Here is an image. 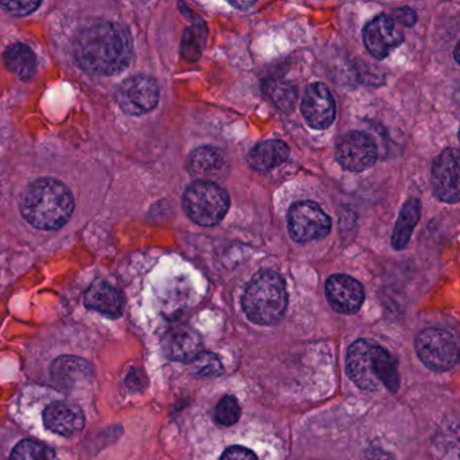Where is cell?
Returning a JSON list of instances; mask_svg holds the SVG:
<instances>
[{
  "mask_svg": "<svg viewBox=\"0 0 460 460\" xmlns=\"http://www.w3.org/2000/svg\"><path fill=\"white\" fill-rule=\"evenodd\" d=\"M131 56L130 34L119 23H93L77 39V61L91 74L102 76L119 74L128 68Z\"/></svg>",
  "mask_w": 460,
  "mask_h": 460,
  "instance_id": "6da1fadb",
  "label": "cell"
},
{
  "mask_svg": "<svg viewBox=\"0 0 460 460\" xmlns=\"http://www.w3.org/2000/svg\"><path fill=\"white\" fill-rule=\"evenodd\" d=\"M23 217L40 230H58L74 214L75 200L63 182L41 179L26 190L22 199Z\"/></svg>",
  "mask_w": 460,
  "mask_h": 460,
  "instance_id": "7a4b0ae2",
  "label": "cell"
},
{
  "mask_svg": "<svg viewBox=\"0 0 460 460\" xmlns=\"http://www.w3.org/2000/svg\"><path fill=\"white\" fill-rule=\"evenodd\" d=\"M346 362L347 374L360 389L374 392L384 385L390 392H397V365L379 344L367 339L355 341L347 352Z\"/></svg>",
  "mask_w": 460,
  "mask_h": 460,
  "instance_id": "3957f363",
  "label": "cell"
},
{
  "mask_svg": "<svg viewBox=\"0 0 460 460\" xmlns=\"http://www.w3.org/2000/svg\"><path fill=\"white\" fill-rule=\"evenodd\" d=\"M242 304L244 314L255 324H277L288 306L284 279L276 271H261L247 285Z\"/></svg>",
  "mask_w": 460,
  "mask_h": 460,
  "instance_id": "277c9868",
  "label": "cell"
},
{
  "mask_svg": "<svg viewBox=\"0 0 460 460\" xmlns=\"http://www.w3.org/2000/svg\"><path fill=\"white\" fill-rule=\"evenodd\" d=\"M182 206L196 225L214 227L227 215L230 196L215 182L196 181L185 190Z\"/></svg>",
  "mask_w": 460,
  "mask_h": 460,
  "instance_id": "5b68a950",
  "label": "cell"
},
{
  "mask_svg": "<svg viewBox=\"0 0 460 460\" xmlns=\"http://www.w3.org/2000/svg\"><path fill=\"white\" fill-rule=\"evenodd\" d=\"M420 360L433 371H448L457 363L459 349L455 336L441 328H427L416 339Z\"/></svg>",
  "mask_w": 460,
  "mask_h": 460,
  "instance_id": "8992f818",
  "label": "cell"
},
{
  "mask_svg": "<svg viewBox=\"0 0 460 460\" xmlns=\"http://www.w3.org/2000/svg\"><path fill=\"white\" fill-rule=\"evenodd\" d=\"M288 230L298 243L325 238L331 231V220L319 204L297 201L288 212Z\"/></svg>",
  "mask_w": 460,
  "mask_h": 460,
  "instance_id": "52a82bcc",
  "label": "cell"
},
{
  "mask_svg": "<svg viewBox=\"0 0 460 460\" xmlns=\"http://www.w3.org/2000/svg\"><path fill=\"white\" fill-rule=\"evenodd\" d=\"M376 142L363 131L346 134L336 146V160L349 172L367 171L376 163Z\"/></svg>",
  "mask_w": 460,
  "mask_h": 460,
  "instance_id": "ba28073f",
  "label": "cell"
},
{
  "mask_svg": "<svg viewBox=\"0 0 460 460\" xmlns=\"http://www.w3.org/2000/svg\"><path fill=\"white\" fill-rule=\"evenodd\" d=\"M117 98L123 111L130 115H144L157 106L160 88L152 77L134 76L120 84Z\"/></svg>",
  "mask_w": 460,
  "mask_h": 460,
  "instance_id": "9c48e42d",
  "label": "cell"
},
{
  "mask_svg": "<svg viewBox=\"0 0 460 460\" xmlns=\"http://www.w3.org/2000/svg\"><path fill=\"white\" fill-rule=\"evenodd\" d=\"M432 187L436 198L444 203L459 201V155L456 149H447L436 158L432 168Z\"/></svg>",
  "mask_w": 460,
  "mask_h": 460,
  "instance_id": "30bf717a",
  "label": "cell"
},
{
  "mask_svg": "<svg viewBox=\"0 0 460 460\" xmlns=\"http://www.w3.org/2000/svg\"><path fill=\"white\" fill-rule=\"evenodd\" d=\"M366 49L376 60L386 58L403 42V34L398 31L393 18L381 14L371 20L363 31Z\"/></svg>",
  "mask_w": 460,
  "mask_h": 460,
  "instance_id": "8fae6325",
  "label": "cell"
},
{
  "mask_svg": "<svg viewBox=\"0 0 460 460\" xmlns=\"http://www.w3.org/2000/svg\"><path fill=\"white\" fill-rule=\"evenodd\" d=\"M301 112L314 130H325L335 119L336 107L327 85L314 83L306 90L301 102Z\"/></svg>",
  "mask_w": 460,
  "mask_h": 460,
  "instance_id": "7c38bea8",
  "label": "cell"
},
{
  "mask_svg": "<svg viewBox=\"0 0 460 460\" xmlns=\"http://www.w3.org/2000/svg\"><path fill=\"white\" fill-rule=\"evenodd\" d=\"M328 303L339 314H357L365 301L362 285L346 274H335L325 284Z\"/></svg>",
  "mask_w": 460,
  "mask_h": 460,
  "instance_id": "4fadbf2b",
  "label": "cell"
},
{
  "mask_svg": "<svg viewBox=\"0 0 460 460\" xmlns=\"http://www.w3.org/2000/svg\"><path fill=\"white\" fill-rule=\"evenodd\" d=\"M228 171H230L228 161L217 147H199L188 160V172L198 181H217V180L225 179Z\"/></svg>",
  "mask_w": 460,
  "mask_h": 460,
  "instance_id": "5bb4252c",
  "label": "cell"
},
{
  "mask_svg": "<svg viewBox=\"0 0 460 460\" xmlns=\"http://www.w3.org/2000/svg\"><path fill=\"white\" fill-rule=\"evenodd\" d=\"M82 409L66 401L50 403L44 411V424L48 429L61 436H72L84 428Z\"/></svg>",
  "mask_w": 460,
  "mask_h": 460,
  "instance_id": "9a60e30c",
  "label": "cell"
},
{
  "mask_svg": "<svg viewBox=\"0 0 460 460\" xmlns=\"http://www.w3.org/2000/svg\"><path fill=\"white\" fill-rule=\"evenodd\" d=\"M163 347L171 359L177 362H192L201 352L200 335L192 328H173L164 336Z\"/></svg>",
  "mask_w": 460,
  "mask_h": 460,
  "instance_id": "2e32d148",
  "label": "cell"
},
{
  "mask_svg": "<svg viewBox=\"0 0 460 460\" xmlns=\"http://www.w3.org/2000/svg\"><path fill=\"white\" fill-rule=\"evenodd\" d=\"M50 373L58 386L71 389L93 376V366L82 358L61 357L53 362Z\"/></svg>",
  "mask_w": 460,
  "mask_h": 460,
  "instance_id": "e0dca14e",
  "label": "cell"
},
{
  "mask_svg": "<svg viewBox=\"0 0 460 460\" xmlns=\"http://www.w3.org/2000/svg\"><path fill=\"white\" fill-rule=\"evenodd\" d=\"M85 305L110 317H119L122 314L120 293L104 281H96L91 285L85 295Z\"/></svg>",
  "mask_w": 460,
  "mask_h": 460,
  "instance_id": "ac0fdd59",
  "label": "cell"
},
{
  "mask_svg": "<svg viewBox=\"0 0 460 460\" xmlns=\"http://www.w3.org/2000/svg\"><path fill=\"white\" fill-rule=\"evenodd\" d=\"M289 157V147L282 141H265L252 147L247 155L250 166L258 172H268L282 165Z\"/></svg>",
  "mask_w": 460,
  "mask_h": 460,
  "instance_id": "d6986e66",
  "label": "cell"
},
{
  "mask_svg": "<svg viewBox=\"0 0 460 460\" xmlns=\"http://www.w3.org/2000/svg\"><path fill=\"white\" fill-rule=\"evenodd\" d=\"M420 215H421V203H420L419 199H409L403 204L400 217H398L397 223H395L394 230H393V249L401 252L408 246L414 227L419 223Z\"/></svg>",
  "mask_w": 460,
  "mask_h": 460,
  "instance_id": "ffe728a7",
  "label": "cell"
},
{
  "mask_svg": "<svg viewBox=\"0 0 460 460\" xmlns=\"http://www.w3.org/2000/svg\"><path fill=\"white\" fill-rule=\"evenodd\" d=\"M4 64L10 72L22 80H29L37 71L33 50L25 44H14L4 52Z\"/></svg>",
  "mask_w": 460,
  "mask_h": 460,
  "instance_id": "44dd1931",
  "label": "cell"
},
{
  "mask_svg": "<svg viewBox=\"0 0 460 460\" xmlns=\"http://www.w3.org/2000/svg\"><path fill=\"white\" fill-rule=\"evenodd\" d=\"M207 36H208V31H207L206 23L203 21L188 28L185 31L181 45V53L184 58H187L188 61L199 60L204 47H206Z\"/></svg>",
  "mask_w": 460,
  "mask_h": 460,
  "instance_id": "7402d4cb",
  "label": "cell"
},
{
  "mask_svg": "<svg viewBox=\"0 0 460 460\" xmlns=\"http://www.w3.org/2000/svg\"><path fill=\"white\" fill-rule=\"evenodd\" d=\"M265 93L282 111H292L295 109L297 93L289 83L284 80H269L265 85Z\"/></svg>",
  "mask_w": 460,
  "mask_h": 460,
  "instance_id": "603a6c76",
  "label": "cell"
},
{
  "mask_svg": "<svg viewBox=\"0 0 460 460\" xmlns=\"http://www.w3.org/2000/svg\"><path fill=\"white\" fill-rule=\"evenodd\" d=\"M10 460H58L56 452L36 440H23L13 449Z\"/></svg>",
  "mask_w": 460,
  "mask_h": 460,
  "instance_id": "cb8c5ba5",
  "label": "cell"
},
{
  "mask_svg": "<svg viewBox=\"0 0 460 460\" xmlns=\"http://www.w3.org/2000/svg\"><path fill=\"white\" fill-rule=\"evenodd\" d=\"M241 417V406L238 400L233 395H226L217 403V411H215V419L223 427H231L235 424Z\"/></svg>",
  "mask_w": 460,
  "mask_h": 460,
  "instance_id": "d4e9b609",
  "label": "cell"
},
{
  "mask_svg": "<svg viewBox=\"0 0 460 460\" xmlns=\"http://www.w3.org/2000/svg\"><path fill=\"white\" fill-rule=\"evenodd\" d=\"M193 370L198 376L201 378H211L223 373L222 363L217 359V355L211 352H203L198 355V358L192 360Z\"/></svg>",
  "mask_w": 460,
  "mask_h": 460,
  "instance_id": "484cf974",
  "label": "cell"
},
{
  "mask_svg": "<svg viewBox=\"0 0 460 460\" xmlns=\"http://www.w3.org/2000/svg\"><path fill=\"white\" fill-rule=\"evenodd\" d=\"M2 7L7 10L10 14L15 17H23V15L31 14L37 7L40 6V2H4Z\"/></svg>",
  "mask_w": 460,
  "mask_h": 460,
  "instance_id": "4316f807",
  "label": "cell"
},
{
  "mask_svg": "<svg viewBox=\"0 0 460 460\" xmlns=\"http://www.w3.org/2000/svg\"><path fill=\"white\" fill-rule=\"evenodd\" d=\"M220 460H258L257 455L250 451L249 448L244 447L235 446L230 447L223 452L222 459Z\"/></svg>",
  "mask_w": 460,
  "mask_h": 460,
  "instance_id": "83f0119b",
  "label": "cell"
},
{
  "mask_svg": "<svg viewBox=\"0 0 460 460\" xmlns=\"http://www.w3.org/2000/svg\"><path fill=\"white\" fill-rule=\"evenodd\" d=\"M394 20L401 23V25L406 26V28H411L417 22V15L409 7H402V9L395 10Z\"/></svg>",
  "mask_w": 460,
  "mask_h": 460,
  "instance_id": "f1b7e54d",
  "label": "cell"
}]
</instances>
